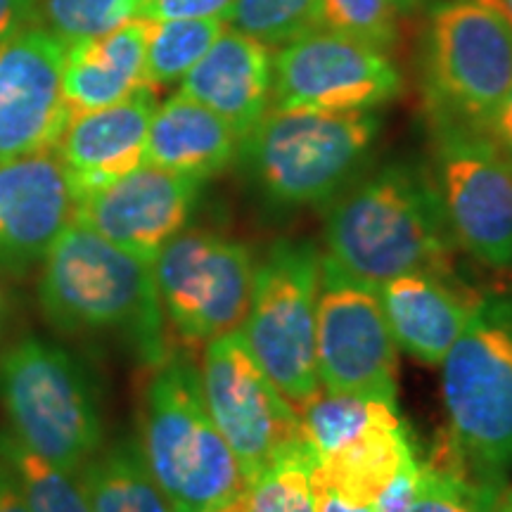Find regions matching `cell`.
Masks as SVG:
<instances>
[{"instance_id": "obj_25", "label": "cell", "mask_w": 512, "mask_h": 512, "mask_svg": "<svg viewBox=\"0 0 512 512\" xmlns=\"http://www.w3.org/2000/svg\"><path fill=\"white\" fill-rule=\"evenodd\" d=\"M318 453L309 439L299 437L275 456L252 482L245 484L240 512H316L313 472Z\"/></svg>"}, {"instance_id": "obj_1", "label": "cell", "mask_w": 512, "mask_h": 512, "mask_svg": "<svg viewBox=\"0 0 512 512\" xmlns=\"http://www.w3.org/2000/svg\"><path fill=\"white\" fill-rule=\"evenodd\" d=\"M328 204V256L354 278L375 287L406 273L451 278L456 238L432 176L384 166Z\"/></svg>"}, {"instance_id": "obj_5", "label": "cell", "mask_w": 512, "mask_h": 512, "mask_svg": "<svg viewBox=\"0 0 512 512\" xmlns=\"http://www.w3.org/2000/svg\"><path fill=\"white\" fill-rule=\"evenodd\" d=\"M448 434L479 482L512 470V297L479 302L444 361Z\"/></svg>"}, {"instance_id": "obj_31", "label": "cell", "mask_w": 512, "mask_h": 512, "mask_svg": "<svg viewBox=\"0 0 512 512\" xmlns=\"http://www.w3.org/2000/svg\"><path fill=\"white\" fill-rule=\"evenodd\" d=\"M136 15L133 0H41V17L64 46L107 34Z\"/></svg>"}, {"instance_id": "obj_26", "label": "cell", "mask_w": 512, "mask_h": 512, "mask_svg": "<svg viewBox=\"0 0 512 512\" xmlns=\"http://www.w3.org/2000/svg\"><path fill=\"white\" fill-rule=\"evenodd\" d=\"M396 418H399L396 401L361 394H332L328 389H320L299 408L302 432L318 458L344 446L370 425Z\"/></svg>"}, {"instance_id": "obj_15", "label": "cell", "mask_w": 512, "mask_h": 512, "mask_svg": "<svg viewBox=\"0 0 512 512\" xmlns=\"http://www.w3.org/2000/svg\"><path fill=\"white\" fill-rule=\"evenodd\" d=\"M202 183L200 178L143 164L105 188L79 197L74 221L155 264L166 242L190 221Z\"/></svg>"}, {"instance_id": "obj_18", "label": "cell", "mask_w": 512, "mask_h": 512, "mask_svg": "<svg viewBox=\"0 0 512 512\" xmlns=\"http://www.w3.org/2000/svg\"><path fill=\"white\" fill-rule=\"evenodd\" d=\"M271 48L235 29H223L200 62L183 76L181 93L247 136L271 107Z\"/></svg>"}, {"instance_id": "obj_17", "label": "cell", "mask_w": 512, "mask_h": 512, "mask_svg": "<svg viewBox=\"0 0 512 512\" xmlns=\"http://www.w3.org/2000/svg\"><path fill=\"white\" fill-rule=\"evenodd\" d=\"M155 110L157 91L143 88L117 105L69 119L55 152L67 169L76 200L145 164L147 131Z\"/></svg>"}, {"instance_id": "obj_7", "label": "cell", "mask_w": 512, "mask_h": 512, "mask_svg": "<svg viewBox=\"0 0 512 512\" xmlns=\"http://www.w3.org/2000/svg\"><path fill=\"white\" fill-rule=\"evenodd\" d=\"M427 110L486 133L512 88V24L482 0L432 10L422 48Z\"/></svg>"}, {"instance_id": "obj_44", "label": "cell", "mask_w": 512, "mask_h": 512, "mask_svg": "<svg viewBox=\"0 0 512 512\" xmlns=\"http://www.w3.org/2000/svg\"><path fill=\"white\" fill-rule=\"evenodd\" d=\"M491 512H494V510H491Z\"/></svg>"}, {"instance_id": "obj_35", "label": "cell", "mask_w": 512, "mask_h": 512, "mask_svg": "<svg viewBox=\"0 0 512 512\" xmlns=\"http://www.w3.org/2000/svg\"><path fill=\"white\" fill-rule=\"evenodd\" d=\"M486 136L491 138V143L498 147V152L508 159L512 166V88L505 95L503 105L498 107L496 117L491 119L489 128H486Z\"/></svg>"}, {"instance_id": "obj_20", "label": "cell", "mask_w": 512, "mask_h": 512, "mask_svg": "<svg viewBox=\"0 0 512 512\" xmlns=\"http://www.w3.org/2000/svg\"><path fill=\"white\" fill-rule=\"evenodd\" d=\"M155 24V19L133 15L107 34L67 46L62 93L72 117L117 105L150 88L145 79V57Z\"/></svg>"}, {"instance_id": "obj_11", "label": "cell", "mask_w": 512, "mask_h": 512, "mask_svg": "<svg viewBox=\"0 0 512 512\" xmlns=\"http://www.w3.org/2000/svg\"><path fill=\"white\" fill-rule=\"evenodd\" d=\"M152 271L164 318L185 342L207 344L245 323L256 266L240 242L183 228L162 247Z\"/></svg>"}, {"instance_id": "obj_9", "label": "cell", "mask_w": 512, "mask_h": 512, "mask_svg": "<svg viewBox=\"0 0 512 512\" xmlns=\"http://www.w3.org/2000/svg\"><path fill=\"white\" fill-rule=\"evenodd\" d=\"M432 183L456 245L489 268H512V166L486 133L432 117Z\"/></svg>"}, {"instance_id": "obj_19", "label": "cell", "mask_w": 512, "mask_h": 512, "mask_svg": "<svg viewBox=\"0 0 512 512\" xmlns=\"http://www.w3.org/2000/svg\"><path fill=\"white\" fill-rule=\"evenodd\" d=\"M396 347L427 366H439L479 302L451 278L406 273L377 287Z\"/></svg>"}, {"instance_id": "obj_27", "label": "cell", "mask_w": 512, "mask_h": 512, "mask_svg": "<svg viewBox=\"0 0 512 512\" xmlns=\"http://www.w3.org/2000/svg\"><path fill=\"white\" fill-rule=\"evenodd\" d=\"M0 463L8 467L31 512H91L79 475L31 453L8 430L0 432Z\"/></svg>"}, {"instance_id": "obj_37", "label": "cell", "mask_w": 512, "mask_h": 512, "mask_svg": "<svg viewBox=\"0 0 512 512\" xmlns=\"http://www.w3.org/2000/svg\"><path fill=\"white\" fill-rule=\"evenodd\" d=\"M0 512H31L22 491L3 463H0Z\"/></svg>"}, {"instance_id": "obj_34", "label": "cell", "mask_w": 512, "mask_h": 512, "mask_svg": "<svg viewBox=\"0 0 512 512\" xmlns=\"http://www.w3.org/2000/svg\"><path fill=\"white\" fill-rule=\"evenodd\" d=\"M41 15V0H0V43L34 27Z\"/></svg>"}, {"instance_id": "obj_13", "label": "cell", "mask_w": 512, "mask_h": 512, "mask_svg": "<svg viewBox=\"0 0 512 512\" xmlns=\"http://www.w3.org/2000/svg\"><path fill=\"white\" fill-rule=\"evenodd\" d=\"M399 91L401 74L387 53L328 29L294 38L273 57L278 110H373Z\"/></svg>"}, {"instance_id": "obj_24", "label": "cell", "mask_w": 512, "mask_h": 512, "mask_svg": "<svg viewBox=\"0 0 512 512\" xmlns=\"http://www.w3.org/2000/svg\"><path fill=\"white\" fill-rule=\"evenodd\" d=\"M501 489L472 475L451 434L434 444L420 463V482L411 512H491Z\"/></svg>"}, {"instance_id": "obj_4", "label": "cell", "mask_w": 512, "mask_h": 512, "mask_svg": "<svg viewBox=\"0 0 512 512\" xmlns=\"http://www.w3.org/2000/svg\"><path fill=\"white\" fill-rule=\"evenodd\" d=\"M380 133L373 110H278L240 138L238 157L249 181L271 204H328L368 159Z\"/></svg>"}, {"instance_id": "obj_3", "label": "cell", "mask_w": 512, "mask_h": 512, "mask_svg": "<svg viewBox=\"0 0 512 512\" xmlns=\"http://www.w3.org/2000/svg\"><path fill=\"white\" fill-rule=\"evenodd\" d=\"M140 453L174 512H223L245 491L238 458L211 420L200 368L166 356L145 387Z\"/></svg>"}, {"instance_id": "obj_14", "label": "cell", "mask_w": 512, "mask_h": 512, "mask_svg": "<svg viewBox=\"0 0 512 512\" xmlns=\"http://www.w3.org/2000/svg\"><path fill=\"white\" fill-rule=\"evenodd\" d=\"M67 46L46 27L0 43V162L55 150L72 112L62 93Z\"/></svg>"}, {"instance_id": "obj_30", "label": "cell", "mask_w": 512, "mask_h": 512, "mask_svg": "<svg viewBox=\"0 0 512 512\" xmlns=\"http://www.w3.org/2000/svg\"><path fill=\"white\" fill-rule=\"evenodd\" d=\"M399 12L396 0H320L318 29L387 53L399 41Z\"/></svg>"}, {"instance_id": "obj_36", "label": "cell", "mask_w": 512, "mask_h": 512, "mask_svg": "<svg viewBox=\"0 0 512 512\" xmlns=\"http://www.w3.org/2000/svg\"><path fill=\"white\" fill-rule=\"evenodd\" d=\"M313 491H316V512H375L373 503H356L330 486L320 484L313 472Z\"/></svg>"}, {"instance_id": "obj_28", "label": "cell", "mask_w": 512, "mask_h": 512, "mask_svg": "<svg viewBox=\"0 0 512 512\" xmlns=\"http://www.w3.org/2000/svg\"><path fill=\"white\" fill-rule=\"evenodd\" d=\"M223 19H169L157 22L147 43L145 79L150 88H164L183 81V76L202 60L223 34Z\"/></svg>"}, {"instance_id": "obj_43", "label": "cell", "mask_w": 512, "mask_h": 512, "mask_svg": "<svg viewBox=\"0 0 512 512\" xmlns=\"http://www.w3.org/2000/svg\"><path fill=\"white\" fill-rule=\"evenodd\" d=\"M133 3H136V12H138V8L145 3V0H133Z\"/></svg>"}, {"instance_id": "obj_40", "label": "cell", "mask_w": 512, "mask_h": 512, "mask_svg": "<svg viewBox=\"0 0 512 512\" xmlns=\"http://www.w3.org/2000/svg\"><path fill=\"white\" fill-rule=\"evenodd\" d=\"M482 3L501 12V15L512 24V0H482Z\"/></svg>"}, {"instance_id": "obj_21", "label": "cell", "mask_w": 512, "mask_h": 512, "mask_svg": "<svg viewBox=\"0 0 512 512\" xmlns=\"http://www.w3.org/2000/svg\"><path fill=\"white\" fill-rule=\"evenodd\" d=\"M238 147L240 136L228 121L178 93L152 114L145 164L207 181L238 157Z\"/></svg>"}, {"instance_id": "obj_2", "label": "cell", "mask_w": 512, "mask_h": 512, "mask_svg": "<svg viewBox=\"0 0 512 512\" xmlns=\"http://www.w3.org/2000/svg\"><path fill=\"white\" fill-rule=\"evenodd\" d=\"M38 302L67 335H119L150 366L169 356L152 264L79 221L62 230L41 261Z\"/></svg>"}, {"instance_id": "obj_23", "label": "cell", "mask_w": 512, "mask_h": 512, "mask_svg": "<svg viewBox=\"0 0 512 512\" xmlns=\"http://www.w3.org/2000/svg\"><path fill=\"white\" fill-rule=\"evenodd\" d=\"M91 512H174L150 470L138 441L121 439L81 467Z\"/></svg>"}, {"instance_id": "obj_12", "label": "cell", "mask_w": 512, "mask_h": 512, "mask_svg": "<svg viewBox=\"0 0 512 512\" xmlns=\"http://www.w3.org/2000/svg\"><path fill=\"white\" fill-rule=\"evenodd\" d=\"M200 380L211 420L233 448L245 484L302 437L297 408L259 366L240 328L209 339Z\"/></svg>"}, {"instance_id": "obj_41", "label": "cell", "mask_w": 512, "mask_h": 512, "mask_svg": "<svg viewBox=\"0 0 512 512\" xmlns=\"http://www.w3.org/2000/svg\"><path fill=\"white\" fill-rule=\"evenodd\" d=\"M396 3H399L401 10H418L425 0H396Z\"/></svg>"}, {"instance_id": "obj_33", "label": "cell", "mask_w": 512, "mask_h": 512, "mask_svg": "<svg viewBox=\"0 0 512 512\" xmlns=\"http://www.w3.org/2000/svg\"><path fill=\"white\" fill-rule=\"evenodd\" d=\"M420 482V460L418 456L408 458L396 472L392 482L382 489V494L375 501V512H411L415 501V491Z\"/></svg>"}, {"instance_id": "obj_42", "label": "cell", "mask_w": 512, "mask_h": 512, "mask_svg": "<svg viewBox=\"0 0 512 512\" xmlns=\"http://www.w3.org/2000/svg\"><path fill=\"white\" fill-rule=\"evenodd\" d=\"M223 512H240V508H238V503L233 505V508H228V510H223Z\"/></svg>"}, {"instance_id": "obj_6", "label": "cell", "mask_w": 512, "mask_h": 512, "mask_svg": "<svg viewBox=\"0 0 512 512\" xmlns=\"http://www.w3.org/2000/svg\"><path fill=\"white\" fill-rule=\"evenodd\" d=\"M0 406L31 453L79 475L100 451L102 418L88 373L67 349L24 337L0 354Z\"/></svg>"}, {"instance_id": "obj_10", "label": "cell", "mask_w": 512, "mask_h": 512, "mask_svg": "<svg viewBox=\"0 0 512 512\" xmlns=\"http://www.w3.org/2000/svg\"><path fill=\"white\" fill-rule=\"evenodd\" d=\"M399 347L375 285L320 259L316 309V366L320 387L396 401Z\"/></svg>"}, {"instance_id": "obj_32", "label": "cell", "mask_w": 512, "mask_h": 512, "mask_svg": "<svg viewBox=\"0 0 512 512\" xmlns=\"http://www.w3.org/2000/svg\"><path fill=\"white\" fill-rule=\"evenodd\" d=\"M235 0H145L136 15L169 22V19H226Z\"/></svg>"}, {"instance_id": "obj_29", "label": "cell", "mask_w": 512, "mask_h": 512, "mask_svg": "<svg viewBox=\"0 0 512 512\" xmlns=\"http://www.w3.org/2000/svg\"><path fill=\"white\" fill-rule=\"evenodd\" d=\"M320 0H235L228 22L268 48H283L318 29Z\"/></svg>"}, {"instance_id": "obj_39", "label": "cell", "mask_w": 512, "mask_h": 512, "mask_svg": "<svg viewBox=\"0 0 512 512\" xmlns=\"http://www.w3.org/2000/svg\"><path fill=\"white\" fill-rule=\"evenodd\" d=\"M494 512H512V486L508 489H501V494L496 498Z\"/></svg>"}, {"instance_id": "obj_38", "label": "cell", "mask_w": 512, "mask_h": 512, "mask_svg": "<svg viewBox=\"0 0 512 512\" xmlns=\"http://www.w3.org/2000/svg\"><path fill=\"white\" fill-rule=\"evenodd\" d=\"M8 313H10V294H8V287L3 283V278H0V335H3Z\"/></svg>"}, {"instance_id": "obj_8", "label": "cell", "mask_w": 512, "mask_h": 512, "mask_svg": "<svg viewBox=\"0 0 512 512\" xmlns=\"http://www.w3.org/2000/svg\"><path fill=\"white\" fill-rule=\"evenodd\" d=\"M323 254L311 240H278L254 271L242 335L275 387L294 408L320 389L316 309Z\"/></svg>"}, {"instance_id": "obj_22", "label": "cell", "mask_w": 512, "mask_h": 512, "mask_svg": "<svg viewBox=\"0 0 512 512\" xmlns=\"http://www.w3.org/2000/svg\"><path fill=\"white\" fill-rule=\"evenodd\" d=\"M413 439L401 418L377 422L344 446L318 458L316 479L356 503H373L408 458Z\"/></svg>"}, {"instance_id": "obj_16", "label": "cell", "mask_w": 512, "mask_h": 512, "mask_svg": "<svg viewBox=\"0 0 512 512\" xmlns=\"http://www.w3.org/2000/svg\"><path fill=\"white\" fill-rule=\"evenodd\" d=\"M76 195L55 150L0 162V268L41 264L74 221Z\"/></svg>"}]
</instances>
